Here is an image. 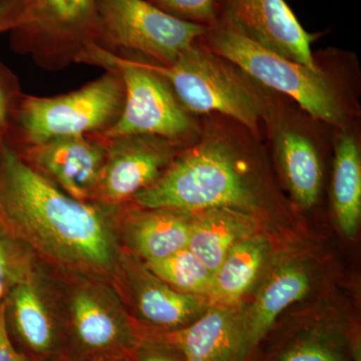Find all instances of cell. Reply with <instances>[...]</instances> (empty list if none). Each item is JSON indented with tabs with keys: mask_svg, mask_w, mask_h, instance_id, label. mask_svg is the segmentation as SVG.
I'll return each instance as SVG.
<instances>
[{
	"mask_svg": "<svg viewBox=\"0 0 361 361\" xmlns=\"http://www.w3.org/2000/svg\"><path fill=\"white\" fill-rule=\"evenodd\" d=\"M65 193L0 137V228L68 269L106 274L116 249L106 209Z\"/></svg>",
	"mask_w": 361,
	"mask_h": 361,
	"instance_id": "6da1fadb",
	"label": "cell"
},
{
	"mask_svg": "<svg viewBox=\"0 0 361 361\" xmlns=\"http://www.w3.org/2000/svg\"><path fill=\"white\" fill-rule=\"evenodd\" d=\"M230 59L268 89L290 97L316 120L338 130L361 123V70L353 51L327 47L315 52L318 68L281 58L218 25L197 39Z\"/></svg>",
	"mask_w": 361,
	"mask_h": 361,
	"instance_id": "7a4b0ae2",
	"label": "cell"
},
{
	"mask_svg": "<svg viewBox=\"0 0 361 361\" xmlns=\"http://www.w3.org/2000/svg\"><path fill=\"white\" fill-rule=\"evenodd\" d=\"M149 63V61H148ZM165 78L176 97L192 115L220 114L245 126L260 140L276 92L251 77L230 59L195 42L173 65L149 63Z\"/></svg>",
	"mask_w": 361,
	"mask_h": 361,
	"instance_id": "3957f363",
	"label": "cell"
},
{
	"mask_svg": "<svg viewBox=\"0 0 361 361\" xmlns=\"http://www.w3.org/2000/svg\"><path fill=\"white\" fill-rule=\"evenodd\" d=\"M125 99V82L118 68L66 94H23L6 135L20 149L56 137L104 135L118 122Z\"/></svg>",
	"mask_w": 361,
	"mask_h": 361,
	"instance_id": "277c9868",
	"label": "cell"
},
{
	"mask_svg": "<svg viewBox=\"0 0 361 361\" xmlns=\"http://www.w3.org/2000/svg\"><path fill=\"white\" fill-rule=\"evenodd\" d=\"M11 45L45 71L71 65L115 70L114 56L99 44L96 0H25Z\"/></svg>",
	"mask_w": 361,
	"mask_h": 361,
	"instance_id": "5b68a950",
	"label": "cell"
},
{
	"mask_svg": "<svg viewBox=\"0 0 361 361\" xmlns=\"http://www.w3.org/2000/svg\"><path fill=\"white\" fill-rule=\"evenodd\" d=\"M336 128L316 120L284 94H276L263 125L285 186L297 205L313 208L324 182V157L334 151Z\"/></svg>",
	"mask_w": 361,
	"mask_h": 361,
	"instance_id": "8992f818",
	"label": "cell"
},
{
	"mask_svg": "<svg viewBox=\"0 0 361 361\" xmlns=\"http://www.w3.org/2000/svg\"><path fill=\"white\" fill-rule=\"evenodd\" d=\"M99 44L121 58L173 65L205 26L178 20L148 0H96Z\"/></svg>",
	"mask_w": 361,
	"mask_h": 361,
	"instance_id": "52a82bcc",
	"label": "cell"
},
{
	"mask_svg": "<svg viewBox=\"0 0 361 361\" xmlns=\"http://www.w3.org/2000/svg\"><path fill=\"white\" fill-rule=\"evenodd\" d=\"M126 87L125 106L115 126L99 137L153 135L186 147L198 137L201 118L180 103L167 80L147 61L114 59Z\"/></svg>",
	"mask_w": 361,
	"mask_h": 361,
	"instance_id": "ba28073f",
	"label": "cell"
},
{
	"mask_svg": "<svg viewBox=\"0 0 361 361\" xmlns=\"http://www.w3.org/2000/svg\"><path fill=\"white\" fill-rule=\"evenodd\" d=\"M215 25L281 58L318 68L311 45L325 32H308L285 0H217Z\"/></svg>",
	"mask_w": 361,
	"mask_h": 361,
	"instance_id": "9c48e42d",
	"label": "cell"
},
{
	"mask_svg": "<svg viewBox=\"0 0 361 361\" xmlns=\"http://www.w3.org/2000/svg\"><path fill=\"white\" fill-rule=\"evenodd\" d=\"M106 154L94 202L118 207L155 184L182 147L153 135L106 139Z\"/></svg>",
	"mask_w": 361,
	"mask_h": 361,
	"instance_id": "30bf717a",
	"label": "cell"
},
{
	"mask_svg": "<svg viewBox=\"0 0 361 361\" xmlns=\"http://www.w3.org/2000/svg\"><path fill=\"white\" fill-rule=\"evenodd\" d=\"M16 149L35 171L65 193L78 201L94 202L106 160V139L71 135Z\"/></svg>",
	"mask_w": 361,
	"mask_h": 361,
	"instance_id": "8fae6325",
	"label": "cell"
},
{
	"mask_svg": "<svg viewBox=\"0 0 361 361\" xmlns=\"http://www.w3.org/2000/svg\"><path fill=\"white\" fill-rule=\"evenodd\" d=\"M241 315L229 307L209 308L191 324L161 339L186 361H243Z\"/></svg>",
	"mask_w": 361,
	"mask_h": 361,
	"instance_id": "7c38bea8",
	"label": "cell"
},
{
	"mask_svg": "<svg viewBox=\"0 0 361 361\" xmlns=\"http://www.w3.org/2000/svg\"><path fill=\"white\" fill-rule=\"evenodd\" d=\"M71 314L78 343L99 358L125 356L140 344L129 323L96 292H77L71 300Z\"/></svg>",
	"mask_w": 361,
	"mask_h": 361,
	"instance_id": "4fadbf2b",
	"label": "cell"
},
{
	"mask_svg": "<svg viewBox=\"0 0 361 361\" xmlns=\"http://www.w3.org/2000/svg\"><path fill=\"white\" fill-rule=\"evenodd\" d=\"M310 278L300 268L284 266L263 285L255 302L241 315V348L243 361H252L277 317L290 304L302 299L310 289Z\"/></svg>",
	"mask_w": 361,
	"mask_h": 361,
	"instance_id": "5bb4252c",
	"label": "cell"
},
{
	"mask_svg": "<svg viewBox=\"0 0 361 361\" xmlns=\"http://www.w3.org/2000/svg\"><path fill=\"white\" fill-rule=\"evenodd\" d=\"M330 194L342 232L355 236L361 216V123L336 130Z\"/></svg>",
	"mask_w": 361,
	"mask_h": 361,
	"instance_id": "9a60e30c",
	"label": "cell"
},
{
	"mask_svg": "<svg viewBox=\"0 0 361 361\" xmlns=\"http://www.w3.org/2000/svg\"><path fill=\"white\" fill-rule=\"evenodd\" d=\"M194 213L187 248L215 274L232 247L251 236V216L225 208Z\"/></svg>",
	"mask_w": 361,
	"mask_h": 361,
	"instance_id": "2e32d148",
	"label": "cell"
},
{
	"mask_svg": "<svg viewBox=\"0 0 361 361\" xmlns=\"http://www.w3.org/2000/svg\"><path fill=\"white\" fill-rule=\"evenodd\" d=\"M190 214L171 209H145L135 213L129 235L135 250L147 262H152L187 248L191 231Z\"/></svg>",
	"mask_w": 361,
	"mask_h": 361,
	"instance_id": "e0dca14e",
	"label": "cell"
},
{
	"mask_svg": "<svg viewBox=\"0 0 361 361\" xmlns=\"http://www.w3.org/2000/svg\"><path fill=\"white\" fill-rule=\"evenodd\" d=\"M135 292L142 317L149 324L170 331L191 324L204 310L198 296L177 291L151 274H144L137 280Z\"/></svg>",
	"mask_w": 361,
	"mask_h": 361,
	"instance_id": "ac0fdd59",
	"label": "cell"
},
{
	"mask_svg": "<svg viewBox=\"0 0 361 361\" xmlns=\"http://www.w3.org/2000/svg\"><path fill=\"white\" fill-rule=\"evenodd\" d=\"M16 332L33 353L49 355L56 349V330L39 290L28 278L9 292Z\"/></svg>",
	"mask_w": 361,
	"mask_h": 361,
	"instance_id": "d6986e66",
	"label": "cell"
},
{
	"mask_svg": "<svg viewBox=\"0 0 361 361\" xmlns=\"http://www.w3.org/2000/svg\"><path fill=\"white\" fill-rule=\"evenodd\" d=\"M266 247L260 238L250 236L232 247L214 274L209 295L215 302H237L253 283L264 261Z\"/></svg>",
	"mask_w": 361,
	"mask_h": 361,
	"instance_id": "ffe728a7",
	"label": "cell"
},
{
	"mask_svg": "<svg viewBox=\"0 0 361 361\" xmlns=\"http://www.w3.org/2000/svg\"><path fill=\"white\" fill-rule=\"evenodd\" d=\"M272 361H360V345L329 330H308L290 336Z\"/></svg>",
	"mask_w": 361,
	"mask_h": 361,
	"instance_id": "44dd1931",
	"label": "cell"
},
{
	"mask_svg": "<svg viewBox=\"0 0 361 361\" xmlns=\"http://www.w3.org/2000/svg\"><path fill=\"white\" fill-rule=\"evenodd\" d=\"M147 265L156 277L182 293L209 294L212 287L214 273L188 248Z\"/></svg>",
	"mask_w": 361,
	"mask_h": 361,
	"instance_id": "7402d4cb",
	"label": "cell"
},
{
	"mask_svg": "<svg viewBox=\"0 0 361 361\" xmlns=\"http://www.w3.org/2000/svg\"><path fill=\"white\" fill-rule=\"evenodd\" d=\"M164 13L193 25L210 27L216 23L217 0H148Z\"/></svg>",
	"mask_w": 361,
	"mask_h": 361,
	"instance_id": "603a6c76",
	"label": "cell"
},
{
	"mask_svg": "<svg viewBox=\"0 0 361 361\" xmlns=\"http://www.w3.org/2000/svg\"><path fill=\"white\" fill-rule=\"evenodd\" d=\"M25 273V266L11 242V237L0 228V303L16 284L27 278Z\"/></svg>",
	"mask_w": 361,
	"mask_h": 361,
	"instance_id": "cb8c5ba5",
	"label": "cell"
},
{
	"mask_svg": "<svg viewBox=\"0 0 361 361\" xmlns=\"http://www.w3.org/2000/svg\"><path fill=\"white\" fill-rule=\"evenodd\" d=\"M23 96L18 77L0 61V137L8 132L14 111Z\"/></svg>",
	"mask_w": 361,
	"mask_h": 361,
	"instance_id": "d4e9b609",
	"label": "cell"
},
{
	"mask_svg": "<svg viewBox=\"0 0 361 361\" xmlns=\"http://www.w3.org/2000/svg\"><path fill=\"white\" fill-rule=\"evenodd\" d=\"M134 361H186L179 351L161 341V345L140 343L133 351Z\"/></svg>",
	"mask_w": 361,
	"mask_h": 361,
	"instance_id": "484cf974",
	"label": "cell"
},
{
	"mask_svg": "<svg viewBox=\"0 0 361 361\" xmlns=\"http://www.w3.org/2000/svg\"><path fill=\"white\" fill-rule=\"evenodd\" d=\"M25 11V0L0 1V35L11 32L18 25Z\"/></svg>",
	"mask_w": 361,
	"mask_h": 361,
	"instance_id": "4316f807",
	"label": "cell"
},
{
	"mask_svg": "<svg viewBox=\"0 0 361 361\" xmlns=\"http://www.w3.org/2000/svg\"><path fill=\"white\" fill-rule=\"evenodd\" d=\"M0 361H27L25 356L14 348L9 338L6 303H0Z\"/></svg>",
	"mask_w": 361,
	"mask_h": 361,
	"instance_id": "83f0119b",
	"label": "cell"
},
{
	"mask_svg": "<svg viewBox=\"0 0 361 361\" xmlns=\"http://www.w3.org/2000/svg\"><path fill=\"white\" fill-rule=\"evenodd\" d=\"M99 361H129L126 360L123 356H120V357H109V358H101Z\"/></svg>",
	"mask_w": 361,
	"mask_h": 361,
	"instance_id": "f1b7e54d",
	"label": "cell"
},
{
	"mask_svg": "<svg viewBox=\"0 0 361 361\" xmlns=\"http://www.w3.org/2000/svg\"><path fill=\"white\" fill-rule=\"evenodd\" d=\"M0 1H1V0H0Z\"/></svg>",
	"mask_w": 361,
	"mask_h": 361,
	"instance_id": "f546056e",
	"label": "cell"
}]
</instances>
